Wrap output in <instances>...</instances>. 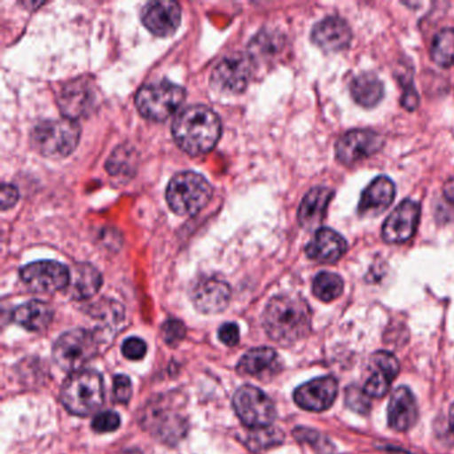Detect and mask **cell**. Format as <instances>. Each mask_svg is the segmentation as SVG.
<instances>
[{"instance_id":"1","label":"cell","mask_w":454,"mask_h":454,"mask_svg":"<svg viewBox=\"0 0 454 454\" xmlns=\"http://www.w3.org/2000/svg\"><path fill=\"white\" fill-rule=\"evenodd\" d=\"M172 134L183 151L193 156L203 155L219 142L222 121L211 108L192 106L177 114Z\"/></svg>"},{"instance_id":"2","label":"cell","mask_w":454,"mask_h":454,"mask_svg":"<svg viewBox=\"0 0 454 454\" xmlns=\"http://www.w3.org/2000/svg\"><path fill=\"white\" fill-rule=\"evenodd\" d=\"M262 324L273 341L292 345L309 333L310 310L299 297L276 296L265 308Z\"/></svg>"},{"instance_id":"3","label":"cell","mask_w":454,"mask_h":454,"mask_svg":"<svg viewBox=\"0 0 454 454\" xmlns=\"http://www.w3.org/2000/svg\"><path fill=\"white\" fill-rule=\"evenodd\" d=\"M62 403L71 414L87 417L105 403V384L102 374L95 371H81L65 382Z\"/></svg>"},{"instance_id":"4","label":"cell","mask_w":454,"mask_h":454,"mask_svg":"<svg viewBox=\"0 0 454 454\" xmlns=\"http://www.w3.org/2000/svg\"><path fill=\"white\" fill-rule=\"evenodd\" d=\"M211 184L196 172H180L175 175L167 187V201L175 214L182 216L198 214L211 200Z\"/></svg>"},{"instance_id":"5","label":"cell","mask_w":454,"mask_h":454,"mask_svg":"<svg viewBox=\"0 0 454 454\" xmlns=\"http://www.w3.org/2000/svg\"><path fill=\"white\" fill-rule=\"evenodd\" d=\"M34 147L41 155L51 159H62L74 153L81 139V127L70 119L46 121L34 129Z\"/></svg>"},{"instance_id":"6","label":"cell","mask_w":454,"mask_h":454,"mask_svg":"<svg viewBox=\"0 0 454 454\" xmlns=\"http://www.w3.org/2000/svg\"><path fill=\"white\" fill-rule=\"evenodd\" d=\"M185 90L168 81L145 84L137 95V107L145 119L167 121L184 103Z\"/></svg>"},{"instance_id":"7","label":"cell","mask_w":454,"mask_h":454,"mask_svg":"<svg viewBox=\"0 0 454 454\" xmlns=\"http://www.w3.org/2000/svg\"><path fill=\"white\" fill-rule=\"evenodd\" d=\"M97 336L86 329H73L63 333L54 344L55 363L66 372L83 371L86 364L97 355Z\"/></svg>"},{"instance_id":"8","label":"cell","mask_w":454,"mask_h":454,"mask_svg":"<svg viewBox=\"0 0 454 454\" xmlns=\"http://www.w3.org/2000/svg\"><path fill=\"white\" fill-rule=\"evenodd\" d=\"M233 408L244 425L256 427H270L276 419L275 403L262 390L244 385L233 395Z\"/></svg>"},{"instance_id":"9","label":"cell","mask_w":454,"mask_h":454,"mask_svg":"<svg viewBox=\"0 0 454 454\" xmlns=\"http://www.w3.org/2000/svg\"><path fill=\"white\" fill-rule=\"evenodd\" d=\"M251 55H228L215 67L211 76L212 87L223 94H240L248 86L254 73Z\"/></svg>"},{"instance_id":"10","label":"cell","mask_w":454,"mask_h":454,"mask_svg":"<svg viewBox=\"0 0 454 454\" xmlns=\"http://www.w3.org/2000/svg\"><path fill=\"white\" fill-rule=\"evenodd\" d=\"M20 278L33 291L54 294L68 288L70 270L60 262L43 260L23 267L20 270Z\"/></svg>"},{"instance_id":"11","label":"cell","mask_w":454,"mask_h":454,"mask_svg":"<svg viewBox=\"0 0 454 454\" xmlns=\"http://www.w3.org/2000/svg\"><path fill=\"white\" fill-rule=\"evenodd\" d=\"M384 145L381 135L371 129H353L340 137L336 145V156L342 164L357 163L379 153Z\"/></svg>"},{"instance_id":"12","label":"cell","mask_w":454,"mask_h":454,"mask_svg":"<svg viewBox=\"0 0 454 454\" xmlns=\"http://www.w3.org/2000/svg\"><path fill=\"white\" fill-rule=\"evenodd\" d=\"M143 424L148 430L163 441L175 442L187 432V421L179 411L163 403L151 405L143 417Z\"/></svg>"},{"instance_id":"13","label":"cell","mask_w":454,"mask_h":454,"mask_svg":"<svg viewBox=\"0 0 454 454\" xmlns=\"http://www.w3.org/2000/svg\"><path fill=\"white\" fill-rule=\"evenodd\" d=\"M421 208L419 203L403 200L387 217L382 227V238L387 243L400 244L411 240L419 227Z\"/></svg>"},{"instance_id":"14","label":"cell","mask_w":454,"mask_h":454,"mask_svg":"<svg viewBox=\"0 0 454 454\" xmlns=\"http://www.w3.org/2000/svg\"><path fill=\"white\" fill-rule=\"evenodd\" d=\"M339 384L333 377H321L297 387L294 397L297 405L305 411H323L331 408L336 400Z\"/></svg>"},{"instance_id":"15","label":"cell","mask_w":454,"mask_h":454,"mask_svg":"<svg viewBox=\"0 0 454 454\" xmlns=\"http://www.w3.org/2000/svg\"><path fill=\"white\" fill-rule=\"evenodd\" d=\"M142 22L155 35L169 36L179 28L182 10L179 4L169 0L150 2L143 7Z\"/></svg>"},{"instance_id":"16","label":"cell","mask_w":454,"mask_h":454,"mask_svg":"<svg viewBox=\"0 0 454 454\" xmlns=\"http://www.w3.org/2000/svg\"><path fill=\"white\" fill-rule=\"evenodd\" d=\"M193 304L196 309L207 315L223 312L230 304L231 288L224 280L217 278H201L192 288Z\"/></svg>"},{"instance_id":"17","label":"cell","mask_w":454,"mask_h":454,"mask_svg":"<svg viewBox=\"0 0 454 454\" xmlns=\"http://www.w3.org/2000/svg\"><path fill=\"white\" fill-rule=\"evenodd\" d=\"M59 106L66 119L75 121L94 110L97 106V92L87 81L73 82L60 92Z\"/></svg>"},{"instance_id":"18","label":"cell","mask_w":454,"mask_h":454,"mask_svg":"<svg viewBox=\"0 0 454 454\" xmlns=\"http://www.w3.org/2000/svg\"><path fill=\"white\" fill-rule=\"evenodd\" d=\"M313 43L325 52L344 51L352 41V31L344 20L339 17H329L318 22L313 27Z\"/></svg>"},{"instance_id":"19","label":"cell","mask_w":454,"mask_h":454,"mask_svg":"<svg viewBox=\"0 0 454 454\" xmlns=\"http://www.w3.org/2000/svg\"><path fill=\"white\" fill-rule=\"evenodd\" d=\"M372 373L366 380L364 392L369 397H382L389 390L393 380L400 372L397 358L389 352H377L372 356Z\"/></svg>"},{"instance_id":"20","label":"cell","mask_w":454,"mask_h":454,"mask_svg":"<svg viewBox=\"0 0 454 454\" xmlns=\"http://www.w3.org/2000/svg\"><path fill=\"white\" fill-rule=\"evenodd\" d=\"M417 419L419 408L413 393L409 387H397L387 405V424L395 432H406L416 424Z\"/></svg>"},{"instance_id":"21","label":"cell","mask_w":454,"mask_h":454,"mask_svg":"<svg viewBox=\"0 0 454 454\" xmlns=\"http://www.w3.org/2000/svg\"><path fill=\"white\" fill-rule=\"evenodd\" d=\"M395 188L387 176L376 177L361 196L358 214L361 216H374L382 214L395 200Z\"/></svg>"},{"instance_id":"22","label":"cell","mask_w":454,"mask_h":454,"mask_svg":"<svg viewBox=\"0 0 454 454\" xmlns=\"http://www.w3.org/2000/svg\"><path fill=\"white\" fill-rule=\"evenodd\" d=\"M345 251L347 241L329 228H320L305 248L309 259L320 262H336Z\"/></svg>"},{"instance_id":"23","label":"cell","mask_w":454,"mask_h":454,"mask_svg":"<svg viewBox=\"0 0 454 454\" xmlns=\"http://www.w3.org/2000/svg\"><path fill=\"white\" fill-rule=\"evenodd\" d=\"M278 355L272 348H256L248 350L238 364V371L247 376L259 377L260 380L275 376L280 371Z\"/></svg>"},{"instance_id":"24","label":"cell","mask_w":454,"mask_h":454,"mask_svg":"<svg viewBox=\"0 0 454 454\" xmlns=\"http://www.w3.org/2000/svg\"><path fill=\"white\" fill-rule=\"evenodd\" d=\"M332 198L333 192L328 188L316 187L310 190L302 199L299 208V222L301 227L315 228L316 225L321 224Z\"/></svg>"},{"instance_id":"25","label":"cell","mask_w":454,"mask_h":454,"mask_svg":"<svg viewBox=\"0 0 454 454\" xmlns=\"http://www.w3.org/2000/svg\"><path fill=\"white\" fill-rule=\"evenodd\" d=\"M54 318V310L47 302L33 300L20 305L12 313V320L31 332H43Z\"/></svg>"},{"instance_id":"26","label":"cell","mask_w":454,"mask_h":454,"mask_svg":"<svg viewBox=\"0 0 454 454\" xmlns=\"http://www.w3.org/2000/svg\"><path fill=\"white\" fill-rule=\"evenodd\" d=\"M102 286V275L91 264H76L70 270L68 294L75 300H87Z\"/></svg>"},{"instance_id":"27","label":"cell","mask_w":454,"mask_h":454,"mask_svg":"<svg viewBox=\"0 0 454 454\" xmlns=\"http://www.w3.org/2000/svg\"><path fill=\"white\" fill-rule=\"evenodd\" d=\"M350 94L361 107H376L384 97V84L374 74H363L353 79Z\"/></svg>"},{"instance_id":"28","label":"cell","mask_w":454,"mask_h":454,"mask_svg":"<svg viewBox=\"0 0 454 454\" xmlns=\"http://www.w3.org/2000/svg\"><path fill=\"white\" fill-rule=\"evenodd\" d=\"M430 57L441 67L454 65V28H445L434 36L430 47Z\"/></svg>"},{"instance_id":"29","label":"cell","mask_w":454,"mask_h":454,"mask_svg":"<svg viewBox=\"0 0 454 454\" xmlns=\"http://www.w3.org/2000/svg\"><path fill=\"white\" fill-rule=\"evenodd\" d=\"M312 291L321 301L331 302L341 296L344 281L336 273L321 272L313 280Z\"/></svg>"},{"instance_id":"30","label":"cell","mask_w":454,"mask_h":454,"mask_svg":"<svg viewBox=\"0 0 454 454\" xmlns=\"http://www.w3.org/2000/svg\"><path fill=\"white\" fill-rule=\"evenodd\" d=\"M283 440L284 435L281 434L280 430L275 429V427H265L252 429L248 437H247L246 443L251 450L262 451L278 445Z\"/></svg>"},{"instance_id":"31","label":"cell","mask_w":454,"mask_h":454,"mask_svg":"<svg viewBox=\"0 0 454 454\" xmlns=\"http://www.w3.org/2000/svg\"><path fill=\"white\" fill-rule=\"evenodd\" d=\"M132 156L134 151L119 148L108 160V172L113 176H129V172L134 171L135 168V159Z\"/></svg>"},{"instance_id":"32","label":"cell","mask_w":454,"mask_h":454,"mask_svg":"<svg viewBox=\"0 0 454 454\" xmlns=\"http://www.w3.org/2000/svg\"><path fill=\"white\" fill-rule=\"evenodd\" d=\"M185 333H187V329H185L184 324L176 318H169L161 326V336L169 347H177L185 339Z\"/></svg>"},{"instance_id":"33","label":"cell","mask_w":454,"mask_h":454,"mask_svg":"<svg viewBox=\"0 0 454 454\" xmlns=\"http://www.w3.org/2000/svg\"><path fill=\"white\" fill-rule=\"evenodd\" d=\"M345 403L348 408L358 413H366L371 409V397L360 387H350L345 392Z\"/></svg>"},{"instance_id":"34","label":"cell","mask_w":454,"mask_h":454,"mask_svg":"<svg viewBox=\"0 0 454 454\" xmlns=\"http://www.w3.org/2000/svg\"><path fill=\"white\" fill-rule=\"evenodd\" d=\"M294 437L299 441H302V442L309 443L316 450L323 451V453H326L328 448L331 449V445H329L326 438H324L323 435L316 432V430L297 427V429H294Z\"/></svg>"},{"instance_id":"35","label":"cell","mask_w":454,"mask_h":454,"mask_svg":"<svg viewBox=\"0 0 454 454\" xmlns=\"http://www.w3.org/2000/svg\"><path fill=\"white\" fill-rule=\"evenodd\" d=\"M91 427L98 433L114 432L121 427V417L115 411H102L95 417Z\"/></svg>"},{"instance_id":"36","label":"cell","mask_w":454,"mask_h":454,"mask_svg":"<svg viewBox=\"0 0 454 454\" xmlns=\"http://www.w3.org/2000/svg\"><path fill=\"white\" fill-rule=\"evenodd\" d=\"M114 395L116 401L127 403L132 397V382L126 374H118L114 379Z\"/></svg>"},{"instance_id":"37","label":"cell","mask_w":454,"mask_h":454,"mask_svg":"<svg viewBox=\"0 0 454 454\" xmlns=\"http://www.w3.org/2000/svg\"><path fill=\"white\" fill-rule=\"evenodd\" d=\"M121 352L129 360H142L147 353V344L142 339L131 337V339H127L123 342Z\"/></svg>"},{"instance_id":"38","label":"cell","mask_w":454,"mask_h":454,"mask_svg":"<svg viewBox=\"0 0 454 454\" xmlns=\"http://www.w3.org/2000/svg\"><path fill=\"white\" fill-rule=\"evenodd\" d=\"M219 339L227 347H235L240 341V331L238 324L227 323L219 329Z\"/></svg>"},{"instance_id":"39","label":"cell","mask_w":454,"mask_h":454,"mask_svg":"<svg viewBox=\"0 0 454 454\" xmlns=\"http://www.w3.org/2000/svg\"><path fill=\"white\" fill-rule=\"evenodd\" d=\"M18 199H20V192L17 188L12 184L2 185V192H0V200H2V209L7 211L17 204Z\"/></svg>"},{"instance_id":"40","label":"cell","mask_w":454,"mask_h":454,"mask_svg":"<svg viewBox=\"0 0 454 454\" xmlns=\"http://www.w3.org/2000/svg\"><path fill=\"white\" fill-rule=\"evenodd\" d=\"M443 195L451 204H454V179L446 183L445 188H443Z\"/></svg>"},{"instance_id":"41","label":"cell","mask_w":454,"mask_h":454,"mask_svg":"<svg viewBox=\"0 0 454 454\" xmlns=\"http://www.w3.org/2000/svg\"><path fill=\"white\" fill-rule=\"evenodd\" d=\"M449 417H450V425L454 430V403H453V406H451L450 414H449Z\"/></svg>"}]
</instances>
